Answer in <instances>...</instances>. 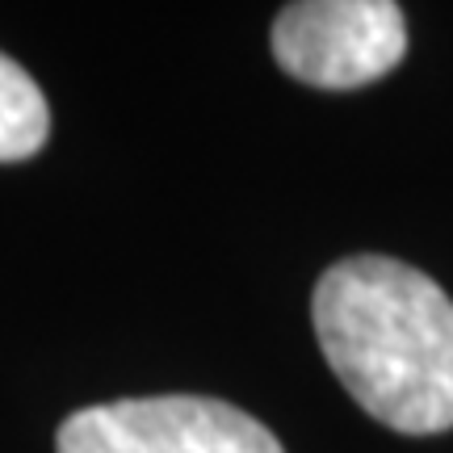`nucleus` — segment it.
I'll return each mask as SVG.
<instances>
[{
	"instance_id": "f257e3e1",
	"label": "nucleus",
	"mask_w": 453,
	"mask_h": 453,
	"mask_svg": "<svg viewBox=\"0 0 453 453\" xmlns=\"http://www.w3.org/2000/svg\"><path fill=\"white\" fill-rule=\"evenodd\" d=\"M340 387L395 433L453 428V298L395 257L336 260L311 298Z\"/></svg>"
},
{
	"instance_id": "f03ea898",
	"label": "nucleus",
	"mask_w": 453,
	"mask_h": 453,
	"mask_svg": "<svg viewBox=\"0 0 453 453\" xmlns=\"http://www.w3.org/2000/svg\"><path fill=\"white\" fill-rule=\"evenodd\" d=\"M59 453H286L248 411L206 395L84 407L59 424Z\"/></svg>"
},
{
	"instance_id": "20e7f679",
	"label": "nucleus",
	"mask_w": 453,
	"mask_h": 453,
	"mask_svg": "<svg viewBox=\"0 0 453 453\" xmlns=\"http://www.w3.org/2000/svg\"><path fill=\"white\" fill-rule=\"evenodd\" d=\"M50 134V110L42 88L21 64L0 50V164L30 160Z\"/></svg>"
},
{
	"instance_id": "7ed1b4c3",
	"label": "nucleus",
	"mask_w": 453,
	"mask_h": 453,
	"mask_svg": "<svg viewBox=\"0 0 453 453\" xmlns=\"http://www.w3.org/2000/svg\"><path fill=\"white\" fill-rule=\"evenodd\" d=\"M407 21L395 0H303L273 21V59L315 88H361L399 67Z\"/></svg>"
}]
</instances>
